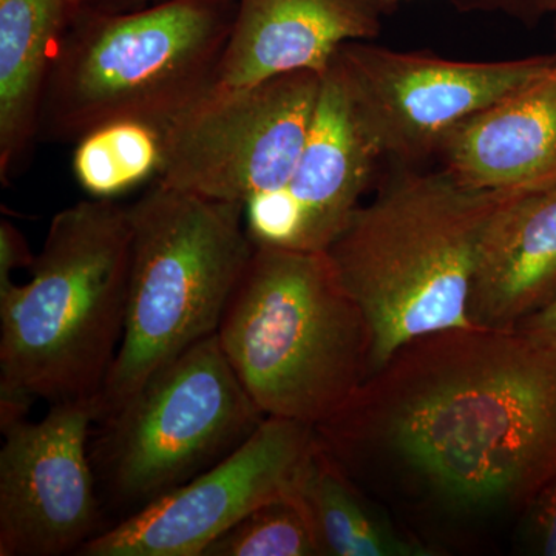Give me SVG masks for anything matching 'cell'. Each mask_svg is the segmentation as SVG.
Wrapping results in <instances>:
<instances>
[{
	"mask_svg": "<svg viewBox=\"0 0 556 556\" xmlns=\"http://www.w3.org/2000/svg\"><path fill=\"white\" fill-rule=\"evenodd\" d=\"M314 428L358 486L448 518L522 514L556 473V353L518 329L424 336Z\"/></svg>",
	"mask_w": 556,
	"mask_h": 556,
	"instance_id": "6da1fadb",
	"label": "cell"
},
{
	"mask_svg": "<svg viewBox=\"0 0 556 556\" xmlns=\"http://www.w3.org/2000/svg\"><path fill=\"white\" fill-rule=\"evenodd\" d=\"M511 195L467 188L442 167H399L354 211L325 254L367 320L369 378L413 340L477 328L468 299L479 244Z\"/></svg>",
	"mask_w": 556,
	"mask_h": 556,
	"instance_id": "7a4b0ae2",
	"label": "cell"
},
{
	"mask_svg": "<svg viewBox=\"0 0 556 556\" xmlns=\"http://www.w3.org/2000/svg\"><path fill=\"white\" fill-rule=\"evenodd\" d=\"M129 207L73 204L51 219L25 285L0 291V422L50 404L100 399L126 327Z\"/></svg>",
	"mask_w": 556,
	"mask_h": 556,
	"instance_id": "3957f363",
	"label": "cell"
},
{
	"mask_svg": "<svg viewBox=\"0 0 556 556\" xmlns=\"http://www.w3.org/2000/svg\"><path fill=\"white\" fill-rule=\"evenodd\" d=\"M217 338L266 417L320 426L369 378L367 320L325 252L254 247Z\"/></svg>",
	"mask_w": 556,
	"mask_h": 556,
	"instance_id": "277c9868",
	"label": "cell"
},
{
	"mask_svg": "<svg viewBox=\"0 0 556 556\" xmlns=\"http://www.w3.org/2000/svg\"><path fill=\"white\" fill-rule=\"evenodd\" d=\"M237 0H163L127 13H79L50 70L38 139L76 142L119 119L155 126L211 90Z\"/></svg>",
	"mask_w": 556,
	"mask_h": 556,
	"instance_id": "5b68a950",
	"label": "cell"
},
{
	"mask_svg": "<svg viewBox=\"0 0 556 556\" xmlns=\"http://www.w3.org/2000/svg\"><path fill=\"white\" fill-rule=\"evenodd\" d=\"M129 219L126 327L100 394V417L189 348L217 334L254 251L243 204L159 181L131 204Z\"/></svg>",
	"mask_w": 556,
	"mask_h": 556,
	"instance_id": "8992f818",
	"label": "cell"
},
{
	"mask_svg": "<svg viewBox=\"0 0 556 556\" xmlns=\"http://www.w3.org/2000/svg\"><path fill=\"white\" fill-rule=\"evenodd\" d=\"M265 419L217 334L201 340L97 420L90 457L104 511L138 514L232 455Z\"/></svg>",
	"mask_w": 556,
	"mask_h": 556,
	"instance_id": "52a82bcc",
	"label": "cell"
},
{
	"mask_svg": "<svg viewBox=\"0 0 556 556\" xmlns=\"http://www.w3.org/2000/svg\"><path fill=\"white\" fill-rule=\"evenodd\" d=\"M321 79L294 72L244 89L207 91L164 127L155 181L243 206L283 188L308 139Z\"/></svg>",
	"mask_w": 556,
	"mask_h": 556,
	"instance_id": "ba28073f",
	"label": "cell"
},
{
	"mask_svg": "<svg viewBox=\"0 0 556 556\" xmlns=\"http://www.w3.org/2000/svg\"><path fill=\"white\" fill-rule=\"evenodd\" d=\"M552 56L455 61L417 51L343 43L331 67L376 160L415 167L464 121L546 72Z\"/></svg>",
	"mask_w": 556,
	"mask_h": 556,
	"instance_id": "9c48e42d",
	"label": "cell"
},
{
	"mask_svg": "<svg viewBox=\"0 0 556 556\" xmlns=\"http://www.w3.org/2000/svg\"><path fill=\"white\" fill-rule=\"evenodd\" d=\"M100 399L0 424V556L78 554L108 529L90 457Z\"/></svg>",
	"mask_w": 556,
	"mask_h": 556,
	"instance_id": "30bf717a",
	"label": "cell"
},
{
	"mask_svg": "<svg viewBox=\"0 0 556 556\" xmlns=\"http://www.w3.org/2000/svg\"><path fill=\"white\" fill-rule=\"evenodd\" d=\"M316 428L268 416L232 455L90 540L83 556H203L222 533L277 500L298 497Z\"/></svg>",
	"mask_w": 556,
	"mask_h": 556,
	"instance_id": "8fae6325",
	"label": "cell"
},
{
	"mask_svg": "<svg viewBox=\"0 0 556 556\" xmlns=\"http://www.w3.org/2000/svg\"><path fill=\"white\" fill-rule=\"evenodd\" d=\"M376 163L346 91L329 67L308 139L287 185L244 204L249 240L260 248L327 251L361 206Z\"/></svg>",
	"mask_w": 556,
	"mask_h": 556,
	"instance_id": "7c38bea8",
	"label": "cell"
},
{
	"mask_svg": "<svg viewBox=\"0 0 556 556\" xmlns=\"http://www.w3.org/2000/svg\"><path fill=\"white\" fill-rule=\"evenodd\" d=\"M388 0H237L208 91L244 89L294 72L325 75L340 47L382 31Z\"/></svg>",
	"mask_w": 556,
	"mask_h": 556,
	"instance_id": "4fadbf2b",
	"label": "cell"
},
{
	"mask_svg": "<svg viewBox=\"0 0 556 556\" xmlns=\"http://www.w3.org/2000/svg\"><path fill=\"white\" fill-rule=\"evenodd\" d=\"M442 169L467 188L530 193L556 186V60L450 131Z\"/></svg>",
	"mask_w": 556,
	"mask_h": 556,
	"instance_id": "5bb4252c",
	"label": "cell"
},
{
	"mask_svg": "<svg viewBox=\"0 0 556 556\" xmlns=\"http://www.w3.org/2000/svg\"><path fill=\"white\" fill-rule=\"evenodd\" d=\"M556 298V186L508 197L486 225L471 280L477 328L515 329Z\"/></svg>",
	"mask_w": 556,
	"mask_h": 556,
	"instance_id": "9a60e30c",
	"label": "cell"
},
{
	"mask_svg": "<svg viewBox=\"0 0 556 556\" xmlns=\"http://www.w3.org/2000/svg\"><path fill=\"white\" fill-rule=\"evenodd\" d=\"M78 0H0V179L20 172L38 141L40 102Z\"/></svg>",
	"mask_w": 556,
	"mask_h": 556,
	"instance_id": "2e32d148",
	"label": "cell"
},
{
	"mask_svg": "<svg viewBox=\"0 0 556 556\" xmlns=\"http://www.w3.org/2000/svg\"><path fill=\"white\" fill-rule=\"evenodd\" d=\"M299 500L313 522L324 556L438 555L437 548L397 529L380 514L318 437L300 481Z\"/></svg>",
	"mask_w": 556,
	"mask_h": 556,
	"instance_id": "e0dca14e",
	"label": "cell"
},
{
	"mask_svg": "<svg viewBox=\"0 0 556 556\" xmlns=\"http://www.w3.org/2000/svg\"><path fill=\"white\" fill-rule=\"evenodd\" d=\"M164 129L138 119H119L87 131L76 141L73 172L91 199L113 200L159 177Z\"/></svg>",
	"mask_w": 556,
	"mask_h": 556,
	"instance_id": "ac0fdd59",
	"label": "cell"
},
{
	"mask_svg": "<svg viewBox=\"0 0 556 556\" xmlns=\"http://www.w3.org/2000/svg\"><path fill=\"white\" fill-rule=\"evenodd\" d=\"M203 556H324V552L298 496L255 508L212 541Z\"/></svg>",
	"mask_w": 556,
	"mask_h": 556,
	"instance_id": "d6986e66",
	"label": "cell"
},
{
	"mask_svg": "<svg viewBox=\"0 0 556 556\" xmlns=\"http://www.w3.org/2000/svg\"><path fill=\"white\" fill-rule=\"evenodd\" d=\"M521 540L532 555L556 556V473L521 514Z\"/></svg>",
	"mask_w": 556,
	"mask_h": 556,
	"instance_id": "ffe728a7",
	"label": "cell"
},
{
	"mask_svg": "<svg viewBox=\"0 0 556 556\" xmlns=\"http://www.w3.org/2000/svg\"><path fill=\"white\" fill-rule=\"evenodd\" d=\"M460 11H485L503 13L525 22L535 24L548 13H556V0H448Z\"/></svg>",
	"mask_w": 556,
	"mask_h": 556,
	"instance_id": "44dd1931",
	"label": "cell"
},
{
	"mask_svg": "<svg viewBox=\"0 0 556 556\" xmlns=\"http://www.w3.org/2000/svg\"><path fill=\"white\" fill-rule=\"evenodd\" d=\"M35 258L36 255H33L21 230L9 219H2L0 222V291L14 283L11 280L13 270L31 268Z\"/></svg>",
	"mask_w": 556,
	"mask_h": 556,
	"instance_id": "7402d4cb",
	"label": "cell"
},
{
	"mask_svg": "<svg viewBox=\"0 0 556 556\" xmlns=\"http://www.w3.org/2000/svg\"><path fill=\"white\" fill-rule=\"evenodd\" d=\"M518 331L556 353V298L517 325Z\"/></svg>",
	"mask_w": 556,
	"mask_h": 556,
	"instance_id": "603a6c76",
	"label": "cell"
},
{
	"mask_svg": "<svg viewBox=\"0 0 556 556\" xmlns=\"http://www.w3.org/2000/svg\"><path fill=\"white\" fill-rule=\"evenodd\" d=\"M80 13H127L146 9L163 0H78Z\"/></svg>",
	"mask_w": 556,
	"mask_h": 556,
	"instance_id": "cb8c5ba5",
	"label": "cell"
},
{
	"mask_svg": "<svg viewBox=\"0 0 556 556\" xmlns=\"http://www.w3.org/2000/svg\"><path fill=\"white\" fill-rule=\"evenodd\" d=\"M388 2L393 3V2H394V0H388Z\"/></svg>",
	"mask_w": 556,
	"mask_h": 556,
	"instance_id": "d4e9b609",
	"label": "cell"
},
{
	"mask_svg": "<svg viewBox=\"0 0 556 556\" xmlns=\"http://www.w3.org/2000/svg\"><path fill=\"white\" fill-rule=\"evenodd\" d=\"M556 14V13H555Z\"/></svg>",
	"mask_w": 556,
	"mask_h": 556,
	"instance_id": "484cf974",
	"label": "cell"
}]
</instances>
